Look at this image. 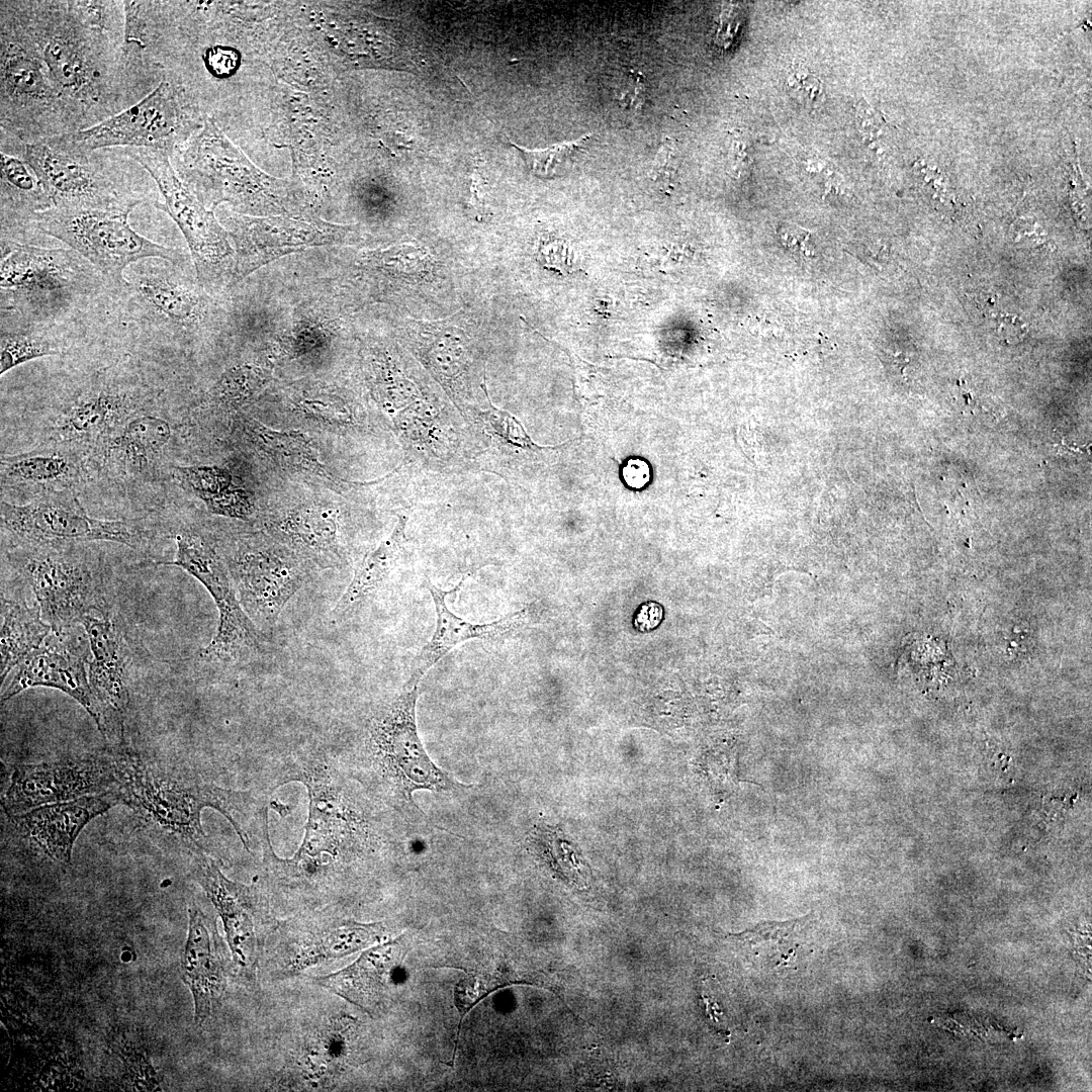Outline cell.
I'll use <instances>...</instances> for the list:
<instances>
[{
    "instance_id": "cell-38",
    "label": "cell",
    "mask_w": 1092,
    "mask_h": 1092,
    "mask_svg": "<svg viewBox=\"0 0 1092 1092\" xmlns=\"http://www.w3.org/2000/svg\"><path fill=\"white\" fill-rule=\"evenodd\" d=\"M172 474L184 488L201 499L205 507L236 486L229 470L219 466H174Z\"/></svg>"
},
{
    "instance_id": "cell-28",
    "label": "cell",
    "mask_w": 1092,
    "mask_h": 1092,
    "mask_svg": "<svg viewBox=\"0 0 1092 1092\" xmlns=\"http://www.w3.org/2000/svg\"><path fill=\"white\" fill-rule=\"evenodd\" d=\"M271 530L321 566H337L341 560L338 515L330 507H296L273 521Z\"/></svg>"
},
{
    "instance_id": "cell-11",
    "label": "cell",
    "mask_w": 1092,
    "mask_h": 1092,
    "mask_svg": "<svg viewBox=\"0 0 1092 1092\" xmlns=\"http://www.w3.org/2000/svg\"><path fill=\"white\" fill-rule=\"evenodd\" d=\"M418 686L405 682L397 696L373 713L367 727V745L381 774L412 803L416 791L467 787L440 768L425 750L416 722Z\"/></svg>"
},
{
    "instance_id": "cell-22",
    "label": "cell",
    "mask_w": 1092,
    "mask_h": 1092,
    "mask_svg": "<svg viewBox=\"0 0 1092 1092\" xmlns=\"http://www.w3.org/2000/svg\"><path fill=\"white\" fill-rule=\"evenodd\" d=\"M119 803L117 793L109 792L42 805L9 817L21 836L50 858L68 864L82 829Z\"/></svg>"
},
{
    "instance_id": "cell-13",
    "label": "cell",
    "mask_w": 1092,
    "mask_h": 1092,
    "mask_svg": "<svg viewBox=\"0 0 1092 1092\" xmlns=\"http://www.w3.org/2000/svg\"><path fill=\"white\" fill-rule=\"evenodd\" d=\"M1 526L19 542L32 544L111 541L141 548L148 539L147 530L136 521L89 516L73 490L42 494L25 504L2 499Z\"/></svg>"
},
{
    "instance_id": "cell-4",
    "label": "cell",
    "mask_w": 1092,
    "mask_h": 1092,
    "mask_svg": "<svg viewBox=\"0 0 1092 1092\" xmlns=\"http://www.w3.org/2000/svg\"><path fill=\"white\" fill-rule=\"evenodd\" d=\"M102 280L72 249L1 241V325L52 328L102 287Z\"/></svg>"
},
{
    "instance_id": "cell-43",
    "label": "cell",
    "mask_w": 1092,
    "mask_h": 1092,
    "mask_svg": "<svg viewBox=\"0 0 1092 1092\" xmlns=\"http://www.w3.org/2000/svg\"><path fill=\"white\" fill-rule=\"evenodd\" d=\"M778 237L782 245L793 254L811 258L815 249L812 243V233L797 224L783 223L778 229Z\"/></svg>"
},
{
    "instance_id": "cell-46",
    "label": "cell",
    "mask_w": 1092,
    "mask_h": 1092,
    "mask_svg": "<svg viewBox=\"0 0 1092 1092\" xmlns=\"http://www.w3.org/2000/svg\"><path fill=\"white\" fill-rule=\"evenodd\" d=\"M998 331L1007 342H1016L1025 333L1024 324L1015 316H1005L998 325Z\"/></svg>"
},
{
    "instance_id": "cell-15",
    "label": "cell",
    "mask_w": 1092,
    "mask_h": 1092,
    "mask_svg": "<svg viewBox=\"0 0 1092 1092\" xmlns=\"http://www.w3.org/2000/svg\"><path fill=\"white\" fill-rule=\"evenodd\" d=\"M112 754H89L14 767L2 806L8 816L84 796L117 793Z\"/></svg>"
},
{
    "instance_id": "cell-37",
    "label": "cell",
    "mask_w": 1092,
    "mask_h": 1092,
    "mask_svg": "<svg viewBox=\"0 0 1092 1092\" xmlns=\"http://www.w3.org/2000/svg\"><path fill=\"white\" fill-rule=\"evenodd\" d=\"M296 411L327 425L348 423L350 410L342 396L330 385L317 381H299L285 391Z\"/></svg>"
},
{
    "instance_id": "cell-3",
    "label": "cell",
    "mask_w": 1092,
    "mask_h": 1092,
    "mask_svg": "<svg viewBox=\"0 0 1092 1092\" xmlns=\"http://www.w3.org/2000/svg\"><path fill=\"white\" fill-rule=\"evenodd\" d=\"M13 149L37 177L52 207L130 213L143 202L159 201L153 178L122 148L75 153L47 141H14Z\"/></svg>"
},
{
    "instance_id": "cell-23",
    "label": "cell",
    "mask_w": 1092,
    "mask_h": 1092,
    "mask_svg": "<svg viewBox=\"0 0 1092 1092\" xmlns=\"http://www.w3.org/2000/svg\"><path fill=\"white\" fill-rule=\"evenodd\" d=\"M172 438L165 419L138 413L90 450V465L123 474L142 475L158 462Z\"/></svg>"
},
{
    "instance_id": "cell-8",
    "label": "cell",
    "mask_w": 1092,
    "mask_h": 1092,
    "mask_svg": "<svg viewBox=\"0 0 1092 1092\" xmlns=\"http://www.w3.org/2000/svg\"><path fill=\"white\" fill-rule=\"evenodd\" d=\"M155 181L160 200L154 206L171 216L190 250L199 284L212 294L231 290L236 252L225 228L174 170L169 153L147 148H122Z\"/></svg>"
},
{
    "instance_id": "cell-26",
    "label": "cell",
    "mask_w": 1092,
    "mask_h": 1092,
    "mask_svg": "<svg viewBox=\"0 0 1092 1092\" xmlns=\"http://www.w3.org/2000/svg\"><path fill=\"white\" fill-rule=\"evenodd\" d=\"M427 587L435 605L436 628L431 639L414 659L407 684L419 685L430 668L458 644L472 639L502 638L525 623V610L485 624L465 621L451 612L446 605V597L458 590L460 584L450 590H443L431 582Z\"/></svg>"
},
{
    "instance_id": "cell-40",
    "label": "cell",
    "mask_w": 1092,
    "mask_h": 1092,
    "mask_svg": "<svg viewBox=\"0 0 1092 1092\" xmlns=\"http://www.w3.org/2000/svg\"><path fill=\"white\" fill-rule=\"evenodd\" d=\"M801 922H802V920L799 919V920H793V921H788V922H784V923H781V922L761 923L760 925H757L753 929L746 930L744 932L737 933V934H731V936H735V937H737V938H739L741 940H745L750 945H752L753 947L754 946L755 947H757V946H760V947H762V946L763 947H767V946L776 947L777 946L779 948V951H780V960H781L780 965L783 962H785V964H786V961H785V958H784V954H783L782 951H784L787 960L789 961V959H788L789 953H787V950L784 949V946L789 943L788 939H789L790 935L793 934V932H795L798 929ZM786 966H787V964H786Z\"/></svg>"
},
{
    "instance_id": "cell-42",
    "label": "cell",
    "mask_w": 1092,
    "mask_h": 1092,
    "mask_svg": "<svg viewBox=\"0 0 1092 1092\" xmlns=\"http://www.w3.org/2000/svg\"><path fill=\"white\" fill-rule=\"evenodd\" d=\"M787 84L794 98L805 105H813L820 99L821 82L804 67L793 68L787 79Z\"/></svg>"
},
{
    "instance_id": "cell-1",
    "label": "cell",
    "mask_w": 1092,
    "mask_h": 1092,
    "mask_svg": "<svg viewBox=\"0 0 1092 1092\" xmlns=\"http://www.w3.org/2000/svg\"><path fill=\"white\" fill-rule=\"evenodd\" d=\"M111 0L0 2L1 131L35 143L87 129L142 100Z\"/></svg>"
},
{
    "instance_id": "cell-39",
    "label": "cell",
    "mask_w": 1092,
    "mask_h": 1092,
    "mask_svg": "<svg viewBox=\"0 0 1092 1092\" xmlns=\"http://www.w3.org/2000/svg\"><path fill=\"white\" fill-rule=\"evenodd\" d=\"M589 135L578 140L550 146L545 149L529 150L519 145L513 146L518 149L530 170L541 177H552L571 164L574 158L583 149Z\"/></svg>"
},
{
    "instance_id": "cell-25",
    "label": "cell",
    "mask_w": 1092,
    "mask_h": 1092,
    "mask_svg": "<svg viewBox=\"0 0 1092 1092\" xmlns=\"http://www.w3.org/2000/svg\"><path fill=\"white\" fill-rule=\"evenodd\" d=\"M194 876L222 919L234 962L251 968L256 960L257 936L249 889L228 880L204 855L195 862Z\"/></svg>"
},
{
    "instance_id": "cell-18",
    "label": "cell",
    "mask_w": 1092,
    "mask_h": 1092,
    "mask_svg": "<svg viewBox=\"0 0 1092 1092\" xmlns=\"http://www.w3.org/2000/svg\"><path fill=\"white\" fill-rule=\"evenodd\" d=\"M71 629L52 633L9 673L10 679L1 693V703L30 688L57 689L76 700L91 715L100 731L103 718L89 681L88 644L72 634Z\"/></svg>"
},
{
    "instance_id": "cell-30",
    "label": "cell",
    "mask_w": 1092,
    "mask_h": 1092,
    "mask_svg": "<svg viewBox=\"0 0 1092 1092\" xmlns=\"http://www.w3.org/2000/svg\"><path fill=\"white\" fill-rule=\"evenodd\" d=\"M406 522L405 516H399L390 535L363 557L350 584L331 612L332 622L339 623L349 618L386 580L402 550Z\"/></svg>"
},
{
    "instance_id": "cell-31",
    "label": "cell",
    "mask_w": 1092,
    "mask_h": 1092,
    "mask_svg": "<svg viewBox=\"0 0 1092 1092\" xmlns=\"http://www.w3.org/2000/svg\"><path fill=\"white\" fill-rule=\"evenodd\" d=\"M241 425L250 441L283 468L322 478L330 487L340 485L303 435L273 430L245 416L241 417Z\"/></svg>"
},
{
    "instance_id": "cell-29",
    "label": "cell",
    "mask_w": 1092,
    "mask_h": 1092,
    "mask_svg": "<svg viewBox=\"0 0 1092 1092\" xmlns=\"http://www.w3.org/2000/svg\"><path fill=\"white\" fill-rule=\"evenodd\" d=\"M1 662L0 679L5 681L9 673L30 653L38 649L52 634L37 605L29 606L24 599L1 593Z\"/></svg>"
},
{
    "instance_id": "cell-2",
    "label": "cell",
    "mask_w": 1092,
    "mask_h": 1092,
    "mask_svg": "<svg viewBox=\"0 0 1092 1092\" xmlns=\"http://www.w3.org/2000/svg\"><path fill=\"white\" fill-rule=\"evenodd\" d=\"M174 170L210 210L221 203L250 216H298L311 210L302 186L256 167L209 116L179 151Z\"/></svg>"
},
{
    "instance_id": "cell-12",
    "label": "cell",
    "mask_w": 1092,
    "mask_h": 1092,
    "mask_svg": "<svg viewBox=\"0 0 1092 1092\" xmlns=\"http://www.w3.org/2000/svg\"><path fill=\"white\" fill-rule=\"evenodd\" d=\"M175 565L195 577L209 593L218 610V625L211 641L199 652L208 662H230L264 647L263 635L244 611L230 570L214 544L192 529H180L175 537Z\"/></svg>"
},
{
    "instance_id": "cell-10",
    "label": "cell",
    "mask_w": 1092,
    "mask_h": 1092,
    "mask_svg": "<svg viewBox=\"0 0 1092 1092\" xmlns=\"http://www.w3.org/2000/svg\"><path fill=\"white\" fill-rule=\"evenodd\" d=\"M197 125L196 108L186 89L163 80L141 101L96 125L46 141L75 153L147 148L165 151L172 157L199 129Z\"/></svg>"
},
{
    "instance_id": "cell-16",
    "label": "cell",
    "mask_w": 1092,
    "mask_h": 1092,
    "mask_svg": "<svg viewBox=\"0 0 1092 1092\" xmlns=\"http://www.w3.org/2000/svg\"><path fill=\"white\" fill-rule=\"evenodd\" d=\"M228 567L244 611L260 631L272 630L306 580L294 555L274 544L244 543Z\"/></svg>"
},
{
    "instance_id": "cell-14",
    "label": "cell",
    "mask_w": 1092,
    "mask_h": 1092,
    "mask_svg": "<svg viewBox=\"0 0 1092 1092\" xmlns=\"http://www.w3.org/2000/svg\"><path fill=\"white\" fill-rule=\"evenodd\" d=\"M223 220L236 252L231 289L286 255L358 241L357 226L327 221L313 210L298 216H250L233 211Z\"/></svg>"
},
{
    "instance_id": "cell-19",
    "label": "cell",
    "mask_w": 1092,
    "mask_h": 1092,
    "mask_svg": "<svg viewBox=\"0 0 1092 1092\" xmlns=\"http://www.w3.org/2000/svg\"><path fill=\"white\" fill-rule=\"evenodd\" d=\"M80 625L85 629L91 652L88 675L102 713L100 732L106 740L119 746L129 701V650L125 637L108 610L87 615Z\"/></svg>"
},
{
    "instance_id": "cell-9",
    "label": "cell",
    "mask_w": 1092,
    "mask_h": 1092,
    "mask_svg": "<svg viewBox=\"0 0 1092 1092\" xmlns=\"http://www.w3.org/2000/svg\"><path fill=\"white\" fill-rule=\"evenodd\" d=\"M129 212L51 207L35 215L33 228L56 238L87 260L113 288L124 283L131 264L160 258L178 266H191L178 249L154 243L133 231Z\"/></svg>"
},
{
    "instance_id": "cell-44",
    "label": "cell",
    "mask_w": 1092,
    "mask_h": 1092,
    "mask_svg": "<svg viewBox=\"0 0 1092 1092\" xmlns=\"http://www.w3.org/2000/svg\"><path fill=\"white\" fill-rule=\"evenodd\" d=\"M644 92L645 86L642 77L638 74H631L621 89L619 100L623 106L637 109L644 102Z\"/></svg>"
},
{
    "instance_id": "cell-6",
    "label": "cell",
    "mask_w": 1092,
    "mask_h": 1092,
    "mask_svg": "<svg viewBox=\"0 0 1092 1092\" xmlns=\"http://www.w3.org/2000/svg\"><path fill=\"white\" fill-rule=\"evenodd\" d=\"M113 753L120 803L155 832L195 849L204 848L201 810L211 807L226 817L235 793L189 779L174 767L143 758L121 746Z\"/></svg>"
},
{
    "instance_id": "cell-27",
    "label": "cell",
    "mask_w": 1092,
    "mask_h": 1092,
    "mask_svg": "<svg viewBox=\"0 0 1092 1092\" xmlns=\"http://www.w3.org/2000/svg\"><path fill=\"white\" fill-rule=\"evenodd\" d=\"M0 149L1 241H12V236L33 228L35 215L53 204L26 162Z\"/></svg>"
},
{
    "instance_id": "cell-34",
    "label": "cell",
    "mask_w": 1092,
    "mask_h": 1092,
    "mask_svg": "<svg viewBox=\"0 0 1092 1092\" xmlns=\"http://www.w3.org/2000/svg\"><path fill=\"white\" fill-rule=\"evenodd\" d=\"M271 370L260 363L228 368L205 392L201 406L216 412L237 411L255 399L270 383Z\"/></svg>"
},
{
    "instance_id": "cell-47",
    "label": "cell",
    "mask_w": 1092,
    "mask_h": 1092,
    "mask_svg": "<svg viewBox=\"0 0 1092 1092\" xmlns=\"http://www.w3.org/2000/svg\"><path fill=\"white\" fill-rule=\"evenodd\" d=\"M661 618V609L655 604H649L644 606L637 617V623L640 629L654 628Z\"/></svg>"
},
{
    "instance_id": "cell-33",
    "label": "cell",
    "mask_w": 1092,
    "mask_h": 1092,
    "mask_svg": "<svg viewBox=\"0 0 1092 1092\" xmlns=\"http://www.w3.org/2000/svg\"><path fill=\"white\" fill-rule=\"evenodd\" d=\"M384 927L380 923L363 924L344 921L338 926L329 927L307 935L297 945L288 962L292 971L303 970L331 959L342 958L365 948L383 937Z\"/></svg>"
},
{
    "instance_id": "cell-20",
    "label": "cell",
    "mask_w": 1092,
    "mask_h": 1092,
    "mask_svg": "<svg viewBox=\"0 0 1092 1092\" xmlns=\"http://www.w3.org/2000/svg\"><path fill=\"white\" fill-rule=\"evenodd\" d=\"M188 933L181 960V979L194 1002L197 1024L221 1006L229 976V961L215 920L199 908L188 909Z\"/></svg>"
},
{
    "instance_id": "cell-36",
    "label": "cell",
    "mask_w": 1092,
    "mask_h": 1092,
    "mask_svg": "<svg viewBox=\"0 0 1092 1092\" xmlns=\"http://www.w3.org/2000/svg\"><path fill=\"white\" fill-rule=\"evenodd\" d=\"M530 845L560 877L583 886L588 869L576 844L559 828L540 823L529 835Z\"/></svg>"
},
{
    "instance_id": "cell-5",
    "label": "cell",
    "mask_w": 1092,
    "mask_h": 1092,
    "mask_svg": "<svg viewBox=\"0 0 1092 1092\" xmlns=\"http://www.w3.org/2000/svg\"><path fill=\"white\" fill-rule=\"evenodd\" d=\"M193 269L160 258L128 266L117 288L127 314L143 331L186 343L233 333L228 301L203 288Z\"/></svg>"
},
{
    "instance_id": "cell-24",
    "label": "cell",
    "mask_w": 1092,
    "mask_h": 1092,
    "mask_svg": "<svg viewBox=\"0 0 1092 1092\" xmlns=\"http://www.w3.org/2000/svg\"><path fill=\"white\" fill-rule=\"evenodd\" d=\"M407 949V938L402 935L364 951L350 966L313 980L368 1013H373L386 999Z\"/></svg>"
},
{
    "instance_id": "cell-21",
    "label": "cell",
    "mask_w": 1092,
    "mask_h": 1092,
    "mask_svg": "<svg viewBox=\"0 0 1092 1092\" xmlns=\"http://www.w3.org/2000/svg\"><path fill=\"white\" fill-rule=\"evenodd\" d=\"M1 487L30 495L73 490L85 479L90 450L50 441L32 450L1 456Z\"/></svg>"
},
{
    "instance_id": "cell-17",
    "label": "cell",
    "mask_w": 1092,
    "mask_h": 1092,
    "mask_svg": "<svg viewBox=\"0 0 1092 1092\" xmlns=\"http://www.w3.org/2000/svg\"><path fill=\"white\" fill-rule=\"evenodd\" d=\"M152 392L102 373L69 399L51 427L50 441L90 450L133 415L142 412Z\"/></svg>"
},
{
    "instance_id": "cell-7",
    "label": "cell",
    "mask_w": 1092,
    "mask_h": 1092,
    "mask_svg": "<svg viewBox=\"0 0 1092 1092\" xmlns=\"http://www.w3.org/2000/svg\"><path fill=\"white\" fill-rule=\"evenodd\" d=\"M6 560L34 594L40 615L54 632L108 610L101 566L84 543L19 542L6 553Z\"/></svg>"
},
{
    "instance_id": "cell-35",
    "label": "cell",
    "mask_w": 1092,
    "mask_h": 1092,
    "mask_svg": "<svg viewBox=\"0 0 1092 1092\" xmlns=\"http://www.w3.org/2000/svg\"><path fill=\"white\" fill-rule=\"evenodd\" d=\"M52 328L1 325L0 374L33 359L61 355L62 340Z\"/></svg>"
},
{
    "instance_id": "cell-32",
    "label": "cell",
    "mask_w": 1092,
    "mask_h": 1092,
    "mask_svg": "<svg viewBox=\"0 0 1092 1092\" xmlns=\"http://www.w3.org/2000/svg\"><path fill=\"white\" fill-rule=\"evenodd\" d=\"M353 1020L343 1017L330 1019L306 1041L295 1061V1077L299 1081L321 1085L336 1076L347 1062L350 1053Z\"/></svg>"
},
{
    "instance_id": "cell-41",
    "label": "cell",
    "mask_w": 1092,
    "mask_h": 1092,
    "mask_svg": "<svg viewBox=\"0 0 1092 1092\" xmlns=\"http://www.w3.org/2000/svg\"><path fill=\"white\" fill-rule=\"evenodd\" d=\"M495 983L485 976L470 975L461 980L455 988V1003L461 1017L483 996L494 988Z\"/></svg>"
},
{
    "instance_id": "cell-45",
    "label": "cell",
    "mask_w": 1092,
    "mask_h": 1092,
    "mask_svg": "<svg viewBox=\"0 0 1092 1092\" xmlns=\"http://www.w3.org/2000/svg\"><path fill=\"white\" fill-rule=\"evenodd\" d=\"M674 148L670 139H666L656 154L653 171L659 175H669L673 171Z\"/></svg>"
}]
</instances>
